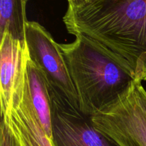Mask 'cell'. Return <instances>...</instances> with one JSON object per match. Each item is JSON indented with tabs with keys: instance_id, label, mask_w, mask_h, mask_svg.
<instances>
[{
	"instance_id": "6da1fadb",
	"label": "cell",
	"mask_w": 146,
	"mask_h": 146,
	"mask_svg": "<svg viewBox=\"0 0 146 146\" xmlns=\"http://www.w3.org/2000/svg\"><path fill=\"white\" fill-rule=\"evenodd\" d=\"M69 34H81L128 71L146 81V0H87L68 6Z\"/></svg>"
},
{
	"instance_id": "7a4b0ae2",
	"label": "cell",
	"mask_w": 146,
	"mask_h": 146,
	"mask_svg": "<svg viewBox=\"0 0 146 146\" xmlns=\"http://www.w3.org/2000/svg\"><path fill=\"white\" fill-rule=\"evenodd\" d=\"M60 44L75 86L80 111L89 116L112 105L135 81L114 58L81 34Z\"/></svg>"
},
{
	"instance_id": "3957f363",
	"label": "cell",
	"mask_w": 146,
	"mask_h": 146,
	"mask_svg": "<svg viewBox=\"0 0 146 146\" xmlns=\"http://www.w3.org/2000/svg\"><path fill=\"white\" fill-rule=\"evenodd\" d=\"M25 41L29 58L43 71L50 88L80 109L78 94L60 44L42 25L30 21L26 23Z\"/></svg>"
},
{
	"instance_id": "277c9868",
	"label": "cell",
	"mask_w": 146,
	"mask_h": 146,
	"mask_svg": "<svg viewBox=\"0 0 146 146\" xmlns=\"http://www.w3.org/2000/svg\"><path fill=\"white\" fill-rule=\"evenodd\" d=\"M132 84L112 105L91 116L94 127L118 146H146V118Z\"/></svg>"
},
{
	"instance_id": "5b68a950",
	"label": "cell",
	"mask_w": 146,
	"mask_h": 146,
	"mask_svg": "<svg viewBox=\"0 0 146 146\" xmlns=\"http://www.w3.org/2000/svg\"><path fill=\"white\" fill-rule=\"evenodd\" d=\"M54 146H118L94 127L81 112L50 88Z\"/></svg>"
},
{
	"instance_id": "8992f818",
	"label": "cell",
	"mask_w": 146,
	"mask_h": 146,
	"mask_svg": "<svg viewBox=\"0 0 146 146\" xmlns=\"http://www.w3.org/2000/svg\"><path fill=\"white\" fill-rule=\"evenodd\" d=\"M1 116L17 146H54L34 110L26 71L21 91L9 111Z\"/></svg>"
},
{
	"instance_id": "52a82bcc",
	"label": "cell",
	"mask_w": 146,
	"mask_h": 146,
	"mask_svg": "<svg viewBox=\"0 0 146 146\" xmlns=\"http://www.w3.org/2000/svg\"><path fill=\"white\" fill-rule=\"evenodd\" d=\"M0 36V98L3 115L9 111L14 97L21 91L29 54L26 41L15 39L7 32Z\"/></svg>"
},
{
	"instance_id": "ba28073f",
	"label": "cell",
	"mask_w": 146,
	"mask_h": 146,
	"mask_svg": "<svg viewBox=\"0 0 146 146\" xmlns=\"http://www.w3.org/2000/svg\"><path fill=\"white\" fill-rule=\"evenodd\" d=\"M26 72L36 113L44 131L52 141L51 99L48 83L43 71L29 57L27 61Z\"/></svg>"
},
{
	"instance_id": "9c48e42d",
	"label": "cell",
	"mask_w": 146,
	"mask_h": 146,
	"mask_svg": "<svg viewBox=\"0 0 146 146\" xmlns=\"http://www.w3.org/2000/svg\"><path fill=\"white\" fill-rule=\"evenodd\" d=\"M27 0H0V36L9 33L13 38L25 41Z\"/></svg>"
},
{
	"instance_id": "30bf717a",
	"label": "cell",
	"mask_w": 146,
	"mask_h": 146,
	"mask_svg": "<svg viewBox=\"0 0 146 146\" xmlns=\"http://www.w3.org/2000/svg\"><path fill=\"white\" fill-rule=\"evenodd\" d=\"M134 95L137 103L146 118V91L143 86L142 82L135 81L132 84Z\"/></svg>"
},
{
	"instance_id": "8fae6325",
	"label": "cell",
	"mask_w": 146,
	"mask_h": 146,
	"mask_svg": "<svg viewBox=\"0 0 146 146\" xmlns=\"http://www.w3.org/2000/svg\"><path fill=\"white\" fill-rule=\"evenodd\" d=\"M1 134H0V146H17L11 135L4 121H1Z\"/></svg>"
},
{
	"instance_id": "7c38bea8",
	"label": "cell",
	"mask_w": 146,
	"mask_h": 146,
	"mask_svg": "<svg viewBox=\"0 0 146 146\" xmlns=\"http://www.w3.org/2000/svg\"><path fill=\"white\" fill-rule=\"evenodd\" d=\"M68 2V5L71 6H78L85 2L87 0H67Z\"/></svg>"
},
{
	"instance_id": "4fadbf2b",
	"label": "cell",
	"mask_w": 146,
	"mask_h": 146,
	"mask_svg": "<svg viewBox=\"0 0 146 146\" xmlns=\"http://www.w3.org/2000/svg\"><path fill=\"white\" fill-rule=\"evenodd\" d=\"M27 1H29V0H27Z\"/></svg>"
}]
</instances>
